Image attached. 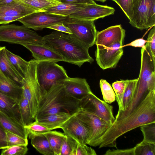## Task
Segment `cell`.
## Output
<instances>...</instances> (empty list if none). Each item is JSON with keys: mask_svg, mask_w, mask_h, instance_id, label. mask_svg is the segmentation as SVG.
I'll return each mask as SVG.
<instances>
[{"mask_svg": "<svg viewBox=\"0 0 155 155\" xmlns=\"http://www.w3.org/2000/svg\"><path fill=\"white\" fill-rule=\"evenodd\" d=\"M32 146L40 153L44 155H54L48 140L44 134L29 137Z\"/></svg>", "mask_w": 155, "mask_h": 155, "instance_id": "cell-26", "label": "cell"}, {"mask_svg": "<svg viewBox=\"0 0 155 155\" xmlns=\"http://www.w3.org/2000/svg\"><path fill=\"white\" fill-rule=\"evenodd\" d=\"M73 114L65 112H60L35 120L52 130L60 128Z\"/></svg>", "mask_w": 155, "mask_h": 155, "instance_id": "cell-23", "label": "cell"}, {"mask_svg": "<svg viewBox=\"0 0 155 155\" xmlns=\"http://www.w3.org/2000/svg\"><path fill=\"white\" fill-rule=\"evenodd\" d=\"M0 124L5 130L27 139L28 135L24 126L0 111Z\"/></svg>", "mask_w": 155, "mask_h": 155, "instance_id": "cell-25", "label": "cell"}, {"mask_svg": "<svg viewBox=\"0 0 155 155\" xmlns=\"http://www.w3.org/2000/svg\"><path fill=\"white\" fill-rule=\"evenodd\" d=\"M14 0H0V6L5 5L11 3Z\"/></svg>", "mask_w": 155, "mask_h": 155, "instance_id": "cell-49", "label": "cell"}, {"mask_svg": "<svg viewBox=\"0 0 155 155\" xmlns=\"http://www.w3.org/2000/svg\"><path fill=\"white\" fill-rule=\"evenodd\" d=\"M126 86V80H121L120 81H117L112 84V87L116 95V100L118 107L120 105Z\"/></svg>", "mask_w": 155, "mask_h": 155, "instance_id": "cell-38", "label": "cell"}, {"mask_svg": "<svg viewBox=\"0 0 155 155\" xmlns=\"http://www.w3.org/2000/svg\"><path fill=\"white\" fill-rule=\"evenodd\" d=\"M21 45L29 50L32 56L38 61H47L57 62L63 61L61 56L47 45L23 44Z\"/></svg>", "mask_w": 155, "mask_h": 155, "instance_id": "cell-18", "label": "cell"}, {"mask_svg": "<svg viewBox=\"0 0 155 155\" xmlns=\"http://www.w3.org/2000/svg\"><path fill=\"white\" fill-rule=\"evenodd\" d=\"M86 145L75 141L71 155H96L95 150Z\"/></svg>", "mask_w": 155, "mask_h": 155, "instance_id": "cell-36", "label": "cell"}, {"mask_svg": "<svg viewBox=\"0 0 155 155\" xmlns=\"http://www.w3.org/2000/svg\"><path fill=\"white\" fill-rule=\"evenodd\" d=\"M7 147L5 130L0 124V149Z\"/></svg>", "mask_w": 155, "mask_h": 155, "instance_id": "cell-45", "label": "cell"}, {"mask_svg": "<svg viewBox=\"0 0 155 155\" xmlns=\"http://www.w3.org/2000/svg\"><path fill=\"white\" fill-rule=\"evenodd\" d=\"M137 78L126 80L127 86L118 110L125 111L130 105L134 96Z\"/></svg>", "mask_w": 155, "mask_h": 155, "instance_id": "cell-27", "label": "cell"}, {"mask_svg": "<svg viewBox=\"0 0 155 155\" xmlns=\"http://www.w3.org/2000/svg\"><path fill=\"white\" fill-rule=\"evenodd\" d=\"M0 41L20 45L29 44L47 45L43 37L24 25L10 24L0 25Z\"/></svg>", "mask_w": 155, "mask_h": 155, "instance_id": "cell-6", "label": "cell"}, {"mask_svg": "<svg viewBox=\"0 0 155 155\" xmlns=\"http://www.w3.org/2000/svg\"><path fill=\"white\" fill-rule=\"evenodd\" d=\"M120 7L129 21L133 17L134 5L132 0H116Z\"/></svg>", "mask_w": 155, "mask_h": 155, "instance_id": "cell-41", "label": "cell"}, {"mask_svg": "<svg viewBox=\"0 0 155 155\" xmlns=\"http://www.w3.org/2000/svg\"><path fill=\"white\" fill-rule=\"evenodd\" d=\"M134 147L125 149L110 150H107L104 155H134Z\"/></svg>", "mask_w": 155, "mask_h": 155, "instance_id": "cell-43", "label": "cell"}, {"mask_svg": "<svg viewBox=\"0 0 155 155\" xmlns=\"http://www.w3.org/2000/svg\"><path fill=\"white\" fill-rule=\"evenodd\" d=\"M147 40L144 39L143 38H139L136 39L129 44L127 45L126 46H130L134 47H140L146 49L145 44Z\"/></svg>", "mask_w": 155, "mask_h": 155, "instance_id": "cell-46", "label": "cell"}, {"mask_svg": "<svg viewBox=\"0 0 155 155\" xmlns=\"http://www.w3.org/2000/svg\"></svg>", "mask_w": 155, "mask_h": 155, "instance_id": "cell-53", "label": "cell"}, {"mask_svg": "<svg viewBox=\"0 0 155 155\" xmlns=\"http://www.w3.org/2000/svg\"><path fill=\"white\" fill-rule=\"evenodd\" d=\"M145 48L155 62V26L153 27L149 33Z\"/></svg>", "mask_w": 155, "mask_h": 155, "instance_id": "cell-40", "label": "cell"}, {"mask_svg": "<svg viewBox=\"0 0 155 155\" xmlns=\"http://www.w3.org/2000/svg\"><path fill=\"white\" fill-rule=\"evenodd\" d=\"M61 83L70 95L80 101L92 92L85 78L68 77L63 80Z\"/></svg>", "mask_w": 155, "mask_h": 155, "instance_id": "cell-17", "label": "cell"}, {"mask_svg": "<svg viewBox=\"0 0 155 155\" xmlns=\"http://www.w3.org/2000/svg\"><path fill=\"white\" fill-rule=\"evenodd\" d=\"M0 111L23 125L21 120L18 102L14 98L0 92Z\"/></svg>", "mask_w": 155, "mask_h": 155, "instance_id": "cell-20", "label": "cell"}, {"mask_svg": "<svg viewBox=\"0 0 155 155\" xmlns=\"http://www.w3.org/2000/svg\"><path fill=\"white\" fill-rule=\"evenodd\" d=\"M80 101L70 95L61 83L55 84L43 96L35 120L60 112L75 114L80 109Z\"/></svg>", "mask_w": 155, "mask_h": 155, "instance_id": "cell-3", "label": "cell"}, {"mask_svg": "<svg viewBox=\"0 0 155 155\" xmlns=\"http://www.w3.org/2000/svg\"><path fill=\"white\" fill-rule=\"evenodd\" d=\"M28 137L32 136L44 134L51 130L46 127L39 124L36 120L24 126Z\"/></svg>", "mask_w": 155, "mask_h": 155, "instance_id": "cell-35", "label": "cell"}, {"mask_svg": "<svg viewBox=\"0 0 155 155\" xmlns=\"http://www.w3.org/2000/svg\"><path fill=\"white\" fill-rule=\"evenodd\" d=\"M134 148V155H155V143L143 140Z\"/></svg>", "mask_w": 155, "mask_h": 155, "instance_id": "cell-33", "label": "cell"}, {"mask_svg": "<svg viewBox=\"0 0 155 155\" xmlns=\"http://www.w3.org/2000/svg\"><path fill=\"white\" fill-rule=\"evenodd\" d=\"M123 42L118 41L103 49H97L95 51L96 60L102 69L114 68L123 54Z\"/></svg>", "mask_w": 155, "mask_h": 155, "instance_id": "cell-13", "label": "cell"}, {"mask_svg": "<svg viewBox=\"0 0 155 155\" xmlns=\"http://www.w3.org/2000/svg\"><path fill=\"white\" fill-rule=\"evenodd\" d=\"M94 0L95 1L101 2H104L107 0Z\"/></svg>", "mask_w": 155, "mask_h": 155, "instance_id": "cell-50", "label": "cell"}, {"mask_svg": "<svg viewBox=\"0 0 155 155\" xmlns=\"http://www.w3.org/2000/svg\"><path fill=\"white\" fill-rule=\"evenodd\" d=\"M141 54L140 72L133 98L125 111L118 112V116L120 118L129 114L150 91H155V62L146 49L142 48Z\"/></svg>", "mask_w": 155, "mask_h": 155, "instance_id": "cell-4", "label": "cell"}, {"mask_svg": "<svg viewBox=\"0 0 155 155\" xmlns=\"http://www.w3.org/2000/svg\"><path fill=\"white\" fill-rule=\"evenodd\" d=\"M61 3L74 2L86 4H94L96 3L94 0H60Z\"/></svg>", "mask_w": 155, "mask_h": 155, "instance_id": "cell-48", "label": "cell"}, {"mask_svg": "<svg viewBox=\"0 0 155 155\" xmlns=\"http://www.w3.org/2000/svg\"><path fill=\"white\" fill-rule=\"evenodd\" d=\"M87 4H89L74 2L61 3L45 9V12L59 15L68 16L73 13L81 10Z\"/></svg>", "mask_w": 155, "mask_h": 155, "instance_id": "cell-24", "label": "cell"}, {"mask_svg": "<svg viewBox=\"0 0 155 155\" xmlns=\"http://www.w3.org/2000/svg\"><path fill=\"white\" fill-rule=\"evenodd\" d=\"M68 20V16L43 12L33 13L18 21L30 29L41 30L56 24L64 23Z\"/></svg>", "mask_w": 155, "mask_h": 155, "instance_id": "cell-12", "label": "cell"}, {"mask_svg": "<svg viewBox=\"0 0 155 155\" xmlns=\"http://www.w3.org/2000/svg\"><path fill=\"white\" fill-rule=\"evenodd\" d=\"M19 18L7 16L0 17V24H6L14 21H18Z\"/></svg>", "mask_w": 155, "mask_h": 155, "instance_id": "cell-47", "label": "cell"}, {"mask_svg": "<svg viewBox=\"0 0 155 155\" xmlns=\"http://www.w3.org/2000/svg\"><path fill=\"white\" fill-rule=\"evenodd\" d=\"M115 10L112 7L97 4H89L81 10L68 16L69 19L95 21L112 15Z\"/></svg>", "mask_w": 155, "mask_h": 155, "instance_id": "cell-15", "label": "cell"}, {"mask_svg": "<svg viewBox=\"0 0 155 155\" xmlns=\"http://www.w3.org/2000/svg\"><path fill=\"white\" fill-rule=\"evenodd\" d=\"M37 12H38L15 0L8 4L0 6V17H17L20 19L28 15Z\"/></svg>", "mask_w": 155, "mask_h": 155, "instance_id": "cell-19", "label": "cell"}, {"mask_svg": "<svg viewBox=\"0 0 155 155\" xmlns=\"http://www.w3.org/2000/svg\"><path fill=\"white\" fill-rule=\"evenodd\" d=\"M37 10L45 12L48 8L61 3L60 0H14Z\"/></svg>", "mask_w": 155, "mask_h": 155, "instance_id": "cell-28", "label": "cell"}, {"mask_svg": "<svg viewBox=\"0 0 155 155\" xmlns=\"http://www.w3.org/2000/svg\"><path fill=\"white\" fill-rule=\"evenodd\" d=\"M5 47H0V70L3 74L21 86L23 78L17 72L8 58Z\"/></svg>", "mask_w": 155, "mask_h": 155, "instance_id": "cell-22", "label": "cell"}, {"mask_svg": "<svg viewBox=\"0 0 155 155\" xmlns=\"http://www.w3.org/2000/svg\"><path fill=\"white\" fill-rule=\"evenodd\" d=\"M27 72L21 81L22 93L28 101L32 117L35 119L38 109L39 104L46 91L38 81L36 66L38 61H29Z\"/></svg>", "mask_w": 155, "mask_h": 155, "instance_id": "cell-5", "label": "cell"}, {"mask_svg": "<svg viewBox=\"0 0 155 155\" xmlns=\"http://www.w3.org/2000/svg\"><path fill=\"white\" fill-rule=\"evenodd\" d=\"M80 107L102 118L110 125L115 120L113 106L99 98L92 92L80 100Z\"/></svg>", "mask_w": 155, "mask_h": 155, "instance_id": "cell-11", "label": "cell"}, {"mask_svg": "<svg viewBox=\"0 0 155 155\" xmlns=\"http://www.w3.org/2000/svg\"><path fill=\"white\" fill-rule=\"evenodd\" d=\"M6 55L9 61L17 72L23 78L28 70L29 61L25 60L5 48Z\"/></svg>", "mask_w": 155, "mask_h": 155, "instance_id": "cell-29", "label": "cell"}, {"mask_svg": "<svg viewBox=\"0 0 155 155\" xmlns=\"http://www.w3.org/2000/svg\"><path fill=\"white\" fill-rule=\"evenodd\" d=\"M100 86L104 101L111 104L116 100V95L111 86L106 80L101 79Z\"/></svg>", "mask_w": 155, "mask_h": 155, "instance_id": "cell-32", "label": "cell"}, {"mask_svg": "<svg viewBox=\"0 0 155 155\" xmlns=\"http://www.w3.org/2000/svg\"><path fill=\"white\" fill-rule=\"evenodd\" d=\"M75 114L89 129L90 135L87 144L99 146L101 138L110 125L102 118L81 109Z\"/></svg>", "mask_w": 155, "mask_h": 155, "instance_id": "cell-9", "label": "cell"}, {"mask_svg": "<svg viewBox=\"0 0 155 155\" xmlns=\"http://www.w3.org/2000/svg\"><path fill=\"white\" fill-rule=\"evenodd\" d=\"M36 75L39 84L46 92L69 77L62 66L55 62L47 61H38Z\"/></svg>", "mask_w": 155, "mask_h": 155, "instance_id": "cell-7", "label": "cell"}, {"mask_svg": "<svg viewBox=\"0 0 155 155\" xmlns=\"http://www.w3.org/2000/svg\"><path fill=\"white\" fill-rule=\"evenodd\" d=\"M48 28L68 34H72L70 29L64 24V22H61L53 25Z\"/></svg>", "mask_w": 155, "mask_h": 155, "instance_id": "cell-44", "label": "cell"}, {"mask_svg": "<svg viewBox=\"0 0 155 155\" xmlns=\"http://www.w3.org/2000/svg\"><path fill=\"white\" fill-rule=\"evenodd\" d=\"M110 0L112 1L115 2H116V0Z\"/></svg>", "mask_w": 155, "mask_h": 155, "instance_id": "cell-51", "label": "cell"}, {"mask_svg": "<svg viewBox=\"0 0 155 155\" xmlns=\"http://www.w3.org/2000/svg\"><path fill=\"white\" fill-rule=\"evenodd\" d=\"M21 122L24 126L35 120L32 117L28 101L23 93L18 102Z\"/></svg>", "mask_w": 155, "mask_h": 155, "instance_id": "cell-31", "label": "cell"}, {"mask_svg": "<svg viewBox=\"0 0 155 155\" xmlns=\"http://www.w3.org/2000/svg\"><path fill=\"white\" fill-rule=\"evenodd\" d=\"M27 145H17L8 147L2 149L1 155H24L28 150Z\"/></svg>", "mask_w": 155, "mask_h": 155, "instance_id": "cell-37", "label": "cell"}, {"mask_svg": "<svg viewBox=\"0 0 155 155\" xmlns=\"http://www.w3.org/2000/svg\"><path fill=\"white\" fill-rule=\"evenodd\" d=\"M44 134L48 140L54 155H60L61 145L65 135L61 132L51 130Z\"/></svg>", "mask_w": 155, "mask_h": 155, "instance_id": "cell-30", "label": "cell"}, {"mask_svg": "<svg viewBox=\"0 0 155 155\" xmlns=\"http://www.w3.org/2000/svg\"><path fill=\"white\" fill-rule=\"evenodd\" d=\"M94 21L68 19L64 23L73 35L89 48L95 44L97 31Z\"/></svg>", "mask_w": 155, "mask_h": 155, "instance_id": "cell-10", "label": "cell"}, {"mask_svg": "<svg viewBox=\"0 0 155 155\" xmlns=\"http://www.w3.org/2000/svg\"><path fill=\"white\" fill-rule=\"evenodd\" d=\"M135 1V0H132L133 4L134 2Z\"/></svg>", "mask_w": 155, "mask_h": 155, "instance_id": "cell-52", "label": "cell"}, {"mask_svg": "<svg viewBox=\"0 0 155 155\" xmlns=\"http://www.w3.org/2000/svg\"><path fill=\"white\" fill-rule=\"evenodd\" d=\"M155 122V91H150L128 115L114 122L101 138L99 148H117L116 140L127 132L145 124Z\"/></svg>", "mask_w": 155, "mask_h": 155, "instance_id": "cell-1", "label": "cell"}, {"mask_svg": "<svg viewBox=\"0 0 155 155\" xmlns=\"http://www.w3.org/2000/svg\"><path fill=\"white\" fill-rule=\"evenodd\" d=\"M140 127L143 137V140L155 143V122L147 123Z\"/></svg>", "mask_w": 155, "mask_h": 155, "instance_id": "cell-34", "label": "cell"}, {"mask_svg": "<svg viewBox=\"0 0 155 155\" xmlns=\"http://www.w3.org/2000/svg\"><path fill=\"white\" fill-rule=\"evenodd\" d=\"M5 133L7 147L17 145L24 144L28 145L27 139L7 130H5Z\"/></svg>", "mask_w": 155, "mask_h": 155, "instance_id": "cell-39", "label": "cell"}, {"mask_svg": "<svg viewBox=\"0 0 155 155\" xmlns=\"http://www.w3.org/2000/svg\"><path fill=\"white\" fill-rule=\"evenodd\" d=\"M43 38L49 47L63 57V61L80 67L85 62L94 61L89 53V48L72 34L56 31Z\"/></svg>", "mask_w": 155, "mask_h": 155, "instance_id": "cell-2", "label": "cell"}, {"mask_svg": "<svg viewBox=\"0 0 155 155\" xmlns=\"http://www.w3.org/2000/svg\"><path fill=\"white\" fill-rule=\"evenodd\" d=\"M125 31L120 25L110 26L100 31H97L95 44L97 49H103L118 41L123 42Z\"/></svg>", "mask_w": 155, "mask_h": 155, "instance_id": "cell-16", "label": "cell"}, {"mask_svg": "<svg viewBox=\"0 0 155 155\" xmlns=\"http://www.w3.org/2000/svg\"><path fill=\"white\" fill-rule=\"evenodd\" d=\"M75 113L73 114L60 128L62 130L67 136L78 143L87 144L90 135L89 129L76 116Z\"/></svg>", "mask_w": 155, "mask_h": 155, "instance_id": "cell-14", "label": "cell"}, {"mask_svg": "<svg viewBox=\"0 0 155 155\" xmlns=\"http://www.w3.org/2000/svg\"><path fill=\"white\" fill-rule=\"evenodd\" d=\"M131 25L143 30L155 25V0H135Z\"/></svg>", "mask_w": 155, "mask_h": 155, "instance_id": "cell-8", "label": "cell"}, {"mask_svg": "<svg viewBox=\"0 0 155 155\" xmlns=\"http://www.w3.org/2000/svg\"><path fill=\"white\" fill-rule=\"evenodd\" d=\"M0 92L18 102L23 90L21 86L5 75L0 70Z\"/></svg>", "mask_w": 155, "mask_h": 155, "instance_id": "cell-21", "label": "cell"}, {"mask_svg": "<svg viewBox=\"0 0 155 155\" xmlns=\"http://www.w3.org/2000/svg\"><path fill=\"white\" fill-rule=\"evenodd\" d=\"M75 140L65 135L62 142L60 155H71Z\"/></svg>", "mask_w": 155, "mask_h": 155, "instance_id": "cell-42", "label": "cell"}]
</instances>
